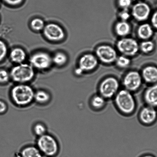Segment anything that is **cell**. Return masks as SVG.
I'll return each instance as SVG.
<instances>
[{
	"mask_svg": "<svg viewBox=\"0 0 157 157\" xmlns=\"http://www.w3.org/2000/svg\"><path fill=\"white\" fill-rule=\"evenodd\" d=\"M83 72H83V71L81 69H80L79 67H78V68L75 70V73H76L77 75H81L82 74Z\"/></svg>",
	"mask_w": 157,
	"mask_h": 157,
	"instance_id": "836d02e7",
	"label": "cell"
},
{
	"mask_svg": "<svg viewBox=\"0 0 157 157\" xmlns=\"http://www.w3.org/2000/svg\"><path fill=\"white\" fill-rule=\"evenodd\" d=\"M132 4V0H118V4L123 10H128Z\"/></svg>",
	"mask_w": 157,
	"mask_h": 157,
	"instance_id": "4316f807",
	"label": "cell"
},
{
	"mask_svg": "<svg viewBox=\"0 0 157 157\" xmlns=\"http://www.w3.org/2000/svg\"><path fill=\"white\" fill-rule=\"evenodd\" d=\"M119 17L121 21H127L130 18L131 14L128 11V10H123L120 13Z\"/></svg>",
	"mask_w": 157,
	"mask_h": 157,
	"instance_id": "f546056e",
	"label": "cell"
},
{
	"mask_svg": "<svg viewBox=\"0 0 157 157\" xmlns=\"http://www.w3.org/2000/svg\"><path fill=\"white\" fill-rule=\"evenodd\" d=\"M21 155L22 157H42L43 155L37 147H29L22 150Z\"/></svg>",
	"mask_w": 157,
	"mask_h": 157,
	"instance_id": "ffe728a7",
	"label": "cell"
},
{
	"mask_svg": "<svg viewBox=\"0 0 157 157\" xmlns=\"http://www.w3.org/2000/svg\"><path fill=\"white\" fill-rule=\"evenodd\" d=\"M107 100L98 93L94 95L91 98L90 101V107L96 111L102 110L105 107Z\"/></svg>",
	"mask_w": 157,
	"mask_h": 157,
	"instance_id": "2e32d148",
	"label": "cell"
},
{
	"mask_svg": "<svg viewBox=\"0 0 157 157\" xmlns=\"http://www.w3.org/2000/svg\"><path fill=\"white\" fill-rule=\"evenodd\" d=\"M130 25L127 21H121L118 22L115 26V30L118 36L124 37L128 35L131 32Z\"/></svg>",
	"mask_w": 157,
	"mask_h": 157,
	"instance_id": "ac0fdd59",
	"label": "cell"
},
{
	"mask_svg": "<svg viewBox=\"0 0 157 157\" xmlns=\"http://www.w3.org/2000/svg\"><path fill=\"white\" fill-rule=\"evenodd\" d=\"M34 75V71L31 65L21 63L12 69L10 76L15 82L23 84L31 81Z\"/></svg>",
	"mask_w": 157,
	"mask_h": 157,
	"instance_id": "277c9868",
	"label": "cell"
},
{
	"mask_svg": "<svg viewBox=\"0 0 157 157\" xmlns=\"http://www.w3.org/2000/svg\"><path fill=\"white\" fill-rule=\"evenodd\" d=\"M141 75L143 81L147 84L150 85L157 83V67L147 66L143 69Z\"/></svg>",
	"mask_w": 157,
	"mask_h": 157,
	"instance_id": "9a60e30c",
	"label": "cell"
},
{
	"mask_svg": "<svg viewBox=\"0 0 157 157\" xmlns=\"http://www.w3.org/2000/svg\"><path fill=\"white\" fill-rule=\"evenodd\" d=\"M34 131L37 136H41L45 134V127L42 124H36L34 128Z\"/></svg>",
	"mask_w": 157,
	"mask_h": 157,
	"instance_id": "484cf974",
	"label": "cell"
},
{
	"mask_svg": "<svg viewBox=\"0 0 157 157\" xmlns=\"http://www.w3.org/2000/svg\"><path fill=\"white\" fill-rule=\"evenodd\" d=\"M151 12L150 6L144 2L136 3L132 7L131 14L138 21H142L148 19Z\"/></svg>",
	"mask_w": 157,
	"mask_h": 157,
	"instance_id": "7c38bea8",
	"label": "cell"
},
{
	"mask_svg": "<svg viewBox=\"0 0 157 157\" xmlns=\"http://www.w3.org/2000/svg\"><path fill=\"white\" fill-rule=\"evenodd\" d=\"M52 61L58 66H62L65 64L67 61V56L64 53L58 52L52 58Z\"/></svg>",
	"mask_w": 157,
	"mask_h": 157,
	"instance_id": "603a6c76",
	"label": "cell"
},
{
	"mask_svg": "<svg viewBox=\"0 0 157 157\" xmlns=\"http://www.w3.org/2000/svg\"><path fill=\"white\" fill-rule=\"evenodd\" d=\"M42 157H48L45 156V155H44V156H42Z\"/></svg>",
	"mask_w": 157,
	"mask_h": 157,
	"instance_id": "d590c367",
	"label": "cell"
},
{
	"mask_svg": "<svg viewBox=\"0 0 157 157\" xmlns=\"http://www.w3.org/2000/svg\"><path fill=\"white\" fill-rule=\"evenodd\" d=\"M7 106L6 103L2 101H0V114L5 113L7 110Z\"/></svg>",
	"mask_w": 157,
	"mask_h": 157,
	"instance_id": "d6a6232c",
	"label": "cell"
},
{
	"mask_svg": "<svg viewBox=\"0 0 157 157\" xmlns=\"http://www.w3.org/2000/svg\"><path fill=\"white\" fill-rule=\"evenodd\" d=\"M30 25L32 28L36 31L43 30L45 26L44 21L39 18H35L32 20Z\"/></svg>",
	"mask_w": 157,
	"mask_h": 157,
	"instance_id": "d4e9b609",
	"label": "cell"
},
{
	"mask_svg": "<svg viewBox=\"0 0 157 157\" xmlns=\"http://www.w3.org/2000/svg\"><path fill=\"white\" fill-rule=\"evenodd\" d=\"M37 144L38 149L45 156L52 157L58 153L57 143L55 138L50 135L45 134L39 136Z\"/></svg>",
	"mask_w": 157,
	"mask_h": 157,
	"instance_id": "5b68a950",
	"label": "cell"
},
{
	"mask_svg": "<svg viewBox=\"0 0 157 157\" xmlns=\"http://www.w3.org/2000/svg\"><path fill=\"white\" fill-rule=\"evenodd\" d=\"M96 57L104 63L110 64L116 61L117 54L116 50L110 46H99L96 50Z\"/></svg>",
	"mask_w": 157,
	"mask_h": 157,
	"instance_id": "ba28073f",
	"label": "cell"
},
{
	"mask_svg": "<svg viewBox=\"0 0 157 157\" xmlns=\"http://www.w3.org/2000/svg\"><path fill=\"white\" fill-rule=\"evenodd\" d=\"M143 81L141 74L133 71L128 72L124 76L122 84L124 89L133 93L140 89Z\"/></svg>",
	"mask_w": 157,
	"mask_h": 157,
	"instance_id": "8992f818",
	"label": "cell"
},
{
	"mask_svg": "<svg viewBox=\"0 0 157 157\" xmlns=\"http://www.w3.org/2000/svg\"><path fill=\"white\" fill-rule=\"evenodd\" d=\"M155 44L153 41L147 40L141 43L139 49L143 53L145 54L151 53L155 50Z\"/></svg>",
	"mask_w": 157,
	"mask_h": 157,
	"instance_id": "44dd1931",
	"label": "cell"
},
{
	"mask_svg": "<svg viewBox=\"0 0 157 157\" xmlns=\"http://www.w3.org/2000/svg\"><path fill=\"white\" fill-rule=\"evenodd\" d=\"M10 78V75L5 70H0V83H6L8 82Z\"/></svg>",
	"mask_w": 157,
	"mask_h": 157,
	"instance_id": "f1b7e54d",
	"label": "cell"
},
{
	"mask_svg": "<svg viewBox=\"0 0 157 157\" xmlns=\"http://www.w3.org/2000/svg\"><path fill=\"white\" fill-rule=\"evenodd\" d=\"M151 22L152 26L157 29V10L152 15Z\"/></svg>",
	"mask_w": 157,
	"mask_h": 157,
	"instance_id": "1f68e13d",
	"label": "cell"
},
{
	"mask_svg": "<svg viewBox=\"0 0 157 157\" xmlns=\"http://www.w3.org/2000/svg\"><path fill=\"white\" fill-rule=\"evenodd\" d=\"M143 98L146 105L157 108V83L150 85L145 89Z\"/></svg>",
	"mask_w": 157,
	"mask_h": 157,
	"instance_id": "4fadbf2b",
	"label": "cell"
},
{
	"mask_svg": "<svg viewBox=\"0 0 157 157\" xmlns=\"http://www.w3.org/2000/svg\"><path fill=\"white\" fill-rule=\"evenodd\" d=\"M34 99L41 104L47 102L50 99V95L47 92L44 90H39L35 93Z\"/></svg>",
	"mask_w": 157,
	"mask_h": 157,
	"instance_id": "7402d4cb",
	"label": "cell"
},
{
	"mask_svg": "<svg viewBox=\"0 0 157 157\" xmlns=\"http://www.w3.org/2000/svg\"><path fill=\"white\" fill-rule=\"evenodd\" d=\"M35 92L30 86L20 84L12 89V100L18 105L24 106L30 104L34 98Z\"/></svg>",
	"mask_w": 157,
	"mask_h": 157,
	"instance_id": "7a4b0ae2",
	"label": "cell"
},
{
	"mask_svg": "<svg viewBox=\"0 0 157 157\" xmlns=\"http://www.w3.org/2000/svg\"><path fill=\"white\" fill-rule=\"evenodd\" d=\"M141 157H155L154 156H153V155H144V156H142Z\"/></svg>",
	"mask_w": 157,
	"mask_h": 157,
	"instance_id": "e575fe53",
	"label": "cell"
},
{
	"mask_svg": "<svg viewBox=\"0 0 157 157\" xmlns=\"http://www.w3.org/2000/svg\"><path fill=\"white\" fill-rule=\"evenodd\" d=\"M117 47L120 53L127 57L135 56L139 50V45L137 41L130 38H124L120 40L117 44Z\"/></svg>",
	"mask_w": 157,
	"mask_h": 157,
	"instance_id": "52a82bcc",
	"label": "cell"
},
{
	"mask_svg": "<svg viewBox=\"0 0 157 157\" xmlns=\"http://www.w3.org/2000/svg\"><path fill=\"white\" fill-rule=\"evenodd\" d=\"M137 33L138 36L141 39L144 40H149L153 36V27L147 23L143 24L138 28Z\"/></svg>",
	"mask_w": 157,
	"mask_h": 157,
	"instance_id": "e0dca14e",
	"label": "cell"
},
{
	"mask_svg": "<svg viewBox=\"0 0 157 157\" xmlns=\"http://www.w3.org/2000/svg\"><path fill=\"white\" fill-rule=\"evenodd\" d=\"M97 58L91 54L83 55L79 61V67L83 72L90 71L95 69L97 66Z\"/></svg>",
	"mask_w": 157,
	"mask_h": 157,
	"instance_id": "5bb4252c",
	"label": "cell"
},
{
	"mask_svg": "<svg viewBox=\"0 0 157 157\" xmlns=\"http://www.w3.org/2000/svg\"><path fill=\"white\" fill-rule=\"evenodd\" d=\"M52 62V58L48 54L41 52L32 55L30 62L32 67L39 69L45 70L50 67Z\"/></svg>",
	"mask_w": 157,
	"mask_h": 157,
	"instance_id": "30bf717a",
	"label": "cell"
},
{
	"mask_svg": "<svg viewBox=\"0 0 157 157\" xmlns=\"http://www.w3.org/2000/svg\"><path fill=\"white\" fill-rule=\"evenodd\" d=\"M5 2L10 6H18L21 4L23 0H3Z\"/></svg>",
	"mask_w": 157,
	"mask_h": 157,
	"instance_id": "4dcf8cb0",
	"label": "cell"
},
{
	"mask_svg": "<svg viewBox=\"0 0 157 157\" xmlns=\"http://www.w3.org/2000/svg\"><path fill=\"white\" fill-rule=\"evenodd\" d=\"M118 80L113 77H108L103 80L98 88V93L107 100L112 99L120 90Z\"/></svg>",
	"mask_w": 157,
	"mask_h": 157,
	"instance_id": "3957f363",
	"label": "cell"
},
{
	"mask_svg": "<svg viewBox=\"0 0 157 157\" xmlns=\"http://www.w3.org/2000/svg\"><path fill=\"white\" fill-rule=\"evenodd\" d=\"M7 52V47L5 43L0 40V62L6 57Z\"/></svg>",
	"mask_w": 157,
	"mask_h": 157,
	"instance_id": "83f0119b",
	"label": "cell"
},
{
	"mask_svg": "<svg viewBox=\"0 0 157 157\" xmlns=\"http://www.w3.org/2000/svg\"><path fill=\"white\" fill-rule=\"evenodd\" d=\"M10 58L13 62L18 64L22 63L25 60L26 55L24 51L21 48H15L10 53Z\"/></svg>",
	"mask_w": 157,
	"mask_h": 157,
	"instance_id": "d6986e66",
	"label": "cell"
},
{
	"mask_svg": "<svg viewBox=\"0 0 157 157\" xmlns=\"http://www.w3.org/2000/svg\"><path fill=\"white\" fill-rule=\"evenodd\" d=\"M115 62L116 65L120 68H126L130 66L131 60L128 57L122 55L117 57Z\"/></svg>",
	"mask_w": 157,
	"mask_h": 157,
	"instance_id": "cb8c5ba5",
	"label": "cell"
},
{
	"mask_svg": "<svg viewBox=\"0 0 157 157\" xmlns=\"http://www.w3.org/2000/svg\"></svg>",
	"mask_w": 157,
	"mask_h": 157,
	"instance_id": "8d00e7d4",
	"label": "cell"
},
{
	"mask_svg": "<svg viewBox=\"0 0 157 157\" xmlns=\"http://www.w3.org/2000/svg\"><path fill=\"white\" fill-rule=\"evenodd\" d=\"M113 99L117 109L122 114L130 116L135 113L137 104L132 92L120 89Z\"/></svg>",
	"mask_w": 157,
	"mask_h": 157,
	"instance_id": "6da1fadb",
	"label": "cell"
},
{
	"mask_svg": "<svg viewBox=\"0 0 157 157\" xmlns=\"http://www.w3.org/2000/svg\"><path fill=\"white\" fill-rule=\"evenodd\" d=\"M138 118L141 124L144 125H151L156 122L157 119L156 109L145 105L140 110Z\"/></svg>",
	"mask_w": 157,
	"mask_h": 157,
	"instance_id": "8fae6325",
	"label": "cell"
},
{
	"mask_svg": "<svg viewBox=\"0 0 157 157\" xmlns=\"http://www.w3.org/2000/svg\"><path fill=\"white\" fill-rule=\"evenodd\" d=\"M43 32L45 37L50 41H61L65 36V33L62 28L58 25L53 23L45 26Z\"/></svg>",
	"mask_w": 157,
	"mask_h": 157,
	"instance_id": "9c48e42d",
	"label": "cell"
}]
</instances>
